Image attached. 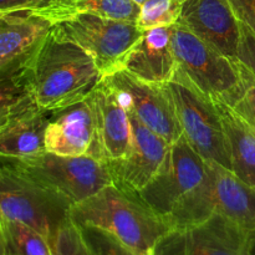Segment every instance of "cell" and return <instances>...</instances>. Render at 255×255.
<instances>
[{"mask_svg": "<svg viewBox=\"0 0 255 255\" xmlns=\"http://www.w3.org/2000/svg\"><path fill=\"white\" fill-rule=\"evenodd\" d=\"M207 162L208 168L202 183L167 218L171 226L178 228L221 214L254 231L255 189L244 183L232 169L216 161Z\"/></svg>", "mask_w": 255, "mask_h": 255, "instance_id": "obj_3", "label": "cell"}, {"mask_svg": "<svg viewBox=\"0 0 255 255\" xmlns=\"http://www.w3.org/2000/svg\"><path fill=\"white\" fill-rule=\"evenodd\" d=\"M207 168L208 162L182 136L171 144L158 173L137 194L167 219L176 207L202 183Z\"/></svg>", "mask_w": 255, "mask_h": 255, "instance_id": "obj_10", "label": "cell"}, {"mask_svg": "<svg viewBox=\"0 0 255 255\" xmlns=\"http://www.w3.org/2000/svg\"><path fill=\"white\" fill-rule=\"evenodd\" d=\"M242 36L237 61L241 62L255 77V32L241 22Z\"/></svg>", "mask_w": 255, "mask_h": 255, "instance_id": "obj_25", "label": "cell"}, {"mask_svg": "<svg viewBox=\"0 0 255 255\" xmlns=\"http://www.w3.org/2000/svg\"><path fill=\"white\" fill-rule=\"evenodd\" d=\"M49 0H0V14L20 10H37L45 6Z\"/></svg>", "mask_w": 255, "mask_h": 255, "instance_id": "obj_27", "label": "cell"}, {"mask_svg": "<svg viewBox=\"0 0 255 255\" xmlns=\"http://www.w3.org/2000/svg\"><path fill=\"white\" fill-rule=\"evenodd\" d=\"M96 138L94 95L65 109L51 111L45 134V148L60 156H85Z\"/></svg>", "mask_w": 255, "mask_h": 255, "instance_id": "obj_15", "label": "cell"}, {"mask_svg": "<svg viewBox=\"0 0 255 255\" xmlns=\"http://www.w3.org/2000/svg\"><path fill=\"white\" fill-rule=\"evenodd\" d=\"M51 111L40 106L19 112L0 121V154L21 159L36 156L45 148V134Z\"/></svg>", "mask_w": 255, "mask_h": 255, "instance_id": "obj_18", "label": "cell"}, {"mask_svg": "<svg viewBox=\"0 0 255 255\" xmlns=\"http://www.w3.org/2000/svg\"><path fill=\"white\" fill-rule=\"evenodd\" d=\"M239 21L255 32V0H228Z\"/></svg>", "mask_w": 255, "mask_h": 255, "instance_id": "obj_26", "label": "cell"}, {"mask_svg": "<svg viewBox=\"0 0 255 255\" xmlns=\"http://www.w3.org/2000/svg\"><path fill=\"white\" fill-rule=\"evenodd\" d=\"M129 120L132 142L128 152L122 158L107 163L114 184L125 191L138 193L158 173L172 143L142 124L132 111H129Z\"/></svg>", "mask_w": 255, "mask_h": 255, "instance_id": "obj_12", "label": "cell"}, {"mask_svg": "<svg viewBox=\"0 0 255 255\" xmlns=\"http://www.w3.org/2000/svg\"><path fill=\"white\" fill-rule=\"evenodd\" d=\"M223 121L232 171L255 189V133L244 120L224 102H217Z\"/></svg>", "mask_w": 255, "mask_h": 255, "instance_id": "obj_19", "label": "cell"}, {"mask_svg": "<svg viewBox=\"0 0 255 255\" xmlns=\"http://www.w3.org/2000/svg\"><path fill=\"white\" fill-rule=\"evenodd\" d=\"M80 229L95 255H137L120 239L104 229L96 227H80Z\"/></svg>", "mask_w": 255, "mask_h": 255, "instance_id": "obj_24", "label": "cell"}, {"mask_svg": "<svg viewBox=\"0 0 255 255\" xmlns=\"http://www.w3.org/2000/svg\"><path fill=\"white\" fill-rule=\"evenodd\" d=\"M52 31L82 47L104 77L122 70L126 57L144 34L136 22L95 14H80L56 22Z\"/></svg>", "mask_w": 255, "mask_h": 255, "instance_id": "obj_8", "label": "cell"}, {"mask_svg": "<svg viewBox=\"0 0 255 255\" xmlns=\"http://www.w3.org/2000/svg\"><path fill=\"white\" fill-rule=\"evenodd\" d=\"M172 47L178 67L203 94L234 106L244 94L241 64L212 47L184 25H172Z\"/></svg>", "mask_w": 255, "mask_h": 255, "instance_id": "obj_4", "label": "cell"}, {"mask_svg": "<svg viewBox=\"0 0 255 255\" xmlns=\"http://www.w3.org/2000/svg\"><path fill=\"white\" fill-rule=\"evenodd\" d=\"M1 251L11 255H54L50 242L31 227L0 219Z\"/></svg>", "mask_w": 255, "mask_h": 255, "instance_id": "obj_21", "label": "cell"}, {"mask_svg": "<svg viewBox=\"0 0 255 255\" xmlns=\"http://www.w3.org/2000/svg\"><path fill=\"white\" fill-rule=\"evenodd\" d=\"M70 219L80 227H96L109 232L137 255H154L159 242L173 229L141 197L116 184L70 209Z\"/></svg>", "mask_w": 255, "mask_h": 255, "instance_id": "obj_2", "label": "cell"}, {"mask_svg": "<svg viewBox=\"0 0 255 255\" xmlns=\"http://www.w3.org/2000/svg\"><path fill=\"white\" fill-rule=\"evenodd\" d=\"M183 0H146L141 5L137 26L143 31L178 22Z\"/></svg>", "mask_w": 255, "mask_h": 255, "instance_id": "obj_22", "label": "cell"}, {"mask_svg": "<svg viewBox=\"0 0 255 255\" xmlns=\"http://www.w3.org/2000/svg\"><path fill=\"white\" fill-rule=\"evenodd\" d=\"M177 69L178 64L172 47V26L144 31L122 66V70L137 79L158 85L171 81Z\"/></svg>", "mask_w": 255, "mask_h": 255, "instance_id": "obj_16", "label": "cell"}, {"mask_svg": "<svg viewBox=\"0 0 255 255\" xmlns=\"http://www.w3.org/2000/svg\"><path fill=\"white\" fill-rule=\"evenodd\" d=\"M92 95L96 110V138L87 154L104 161L122 158L132 142V125L124 96L106 77Z\"/></svg>", "mask_w": 255, "mask_h": 255, "instance_id": "obj_13", "label": "cell"}, {"mask_svg": "<svg viewBox=\"0 0 255 255\" xmlns=\"http://www.w3.org/2000/svg\"><path fill=\"white\" fill-rule=\"evenodd\" d=\"M178 22L219 52L237 60L242 26L228 0H183Z\"/></svg>", "mask_w": 255, "mask_h": 255, "instance_id": "obj_14", "label": "cell"}, {"mask_svg": "<svg viewBox=\"0 0 255 255\" xmlns=\"http://www.w3.org/2000/svg\"><path fill=\"white\" fill-rule=\"evenodd\" d=\"M54 22L30 10L0 14V71L31 54Z\"/></svg>", "mask_w": 255, "mask_h": 255, "instance_id": "obj_17", "label": "cell"}, {"mask_svg": "<svg viewBox=\"0 0 255 255\" xmlns=\"http://www.w3.org/2000/svg\"><path fill=\"white\" fill-rule=\"evenodd\" d=\"M139 10L141 6L133 0H49L45 6L30 11L56 24L80 14L136 22Z\"/></svg>", "mask_w": 255, "mask_h": 255, "instance_id": "obj_20", "label": "cell"}, {"mask_svg": "<svg viewBox=\"0 0 255 255\" xmlns=\"http://www.w3.org/2000/svg\"><path fill=\"white\" fill-rule=\"evenodd\" d=\"M50 246L54 255H95L80 227L70 218L57 229Z\"/></svg>", "mask_w": 255, "mask_h": 255, "instance_id": "obj_23", "label": "cell"}, {"mask_svg": "<svg viewBox=\"0 0 255 255\" xmlns=\"http://www.w3.org/2000/svg\"><path fill=\"white\" fill-rule=\"evenodd\" d=\"M1 255H11V254H9V253H7V252H2L1 251Z\"/></svg>", "mask_w": 255, "mask_h": 255, "instance_id": "obj_31", "label": "cell"}, {"mask_svg": "<svg viewBox=\"0 0 255 255\" xmlns=\"http://www.w3.org/2000/svg\"><path fill=\"white\" fill-rule=\"evenodd\" d=\"M239 62V61H238ZM241 64V62H239ZM242 76L244 81V94L242 99L255 109V77L241 64Z\"/></svg>", "mask_w": 255, "mask_h": 255, "instance_id": "obj_29", "label": "cell"}, {"mask_svg": "<svg viewBox=\"0 0 255 255\" xmlns=\"http://www.w3.org/2000/svg\"><path fill=\"white\" fill-rule=\"evenodd\" d=\"M133 1H134V2H136V4H138V5H139V6H141V5H142V4H143V2H144V1H146V0H133Z\"/></svg>", "mask_w": 255, "mask_h": 255, "instance_id": "obj_30", "label": "cell"}, {"mask_svg": "<svg viewBox=\"0 0 255 255\" xmlns=\"http://www.w3.org/2000/svg\"><path fill=\"white\" fill-rule=\"evenodd\" d=\"M70 209L69 202L2 158L0 219L21 222L51 242L57 229L70 218Z\"/></svg>", "mask_w": 255, "mask_h": 255, "instance_id": "obj_5", "label": "cell"}, {"mask_svg": "<svg viewBox=\"0 0 255 255\" xmlns=\"http://www.w3.org/2000/svg\"><path fill=\"white\" fill-rule=\"evenodd\" d=\"M124 96L126 106L149 129L174 143L183 136L176 109L164 85L142 81L126 70L105 76Z\"/></svg>", "mask_w": 255, "mask_h": 255, "instance_id": "obj_11", "label": "cell"}, {"mask_svg": "<svg viewBox=\"0 0 255 255\" xmlns=\"http://www.w3.org/2000/svg\"><path fill=\"white\" fill-rule=\"evenodd\" d=\"M27 65L35 99L46 111L86 99L104 79L95 60L82 47L52 30L29 55Z\"/></svg>", "mask_w": 255, "mask_h": 255, "instance_id": "obj_1", "label": "cell"}, {"mask_svg": "<svg viewBox=\"0 0 255 255\" xmlns=\"http://www.w3.org/2000/svg\"><path fill=\"white\" fill-rule=\"evenodd\" d=\"M242 119L244 120L247 125L249 126V128L255 133V109L253 106L248 104L247 101H244L243 99L239 100L234 106H231Z\"/></svg>", "mask_w": 255, "mask_h": 255, "instance_id": "obj_28", "label": "cell"}, {"mask_svg": "<svg viewBox=\"0 0 255 255\" xmlns=\"http://www.w3.org/2000/svg\"><path fill=\"white\" fill-rule=\"evenodd\" d=\"M163 85L189 144L206 161H216L232 169L228 141L217 102L203 94L179 67L173 79Z\"/></svg>", "mask_w": 255, "mask_h": 255, "instance_id": "obj_6", "label": "cell"}, {"mask_svg": "<svg viewBox=\"0 0 255 255\" xmlns=\"http://www.w3.org/2000/svg\"><path fill=\"white\" fill-rule=\"evenodd\" d=\"M5 159L22 173L59 194L71 204V208L105 187L114 184L107 161L91 154L69 157L44 151L27 158Z\"/></svg>", "mask_w": 255, "mask_h": 255, "instance_id": "obj_7", "label": "cell"}, {"mask_svg": "<svg viewBox=\"0 0 255 255\" xmlns=\"http://www.w3.org/2000/svg\"><path fill=\"white\" fill-rule=\"evenodd\" d=\"M154 255H254L252 231L213 214L198 223L173 228Z\"/></svg>", "mask_w": 255, "mask_h": 255, "instance_id": "obj_9", "label": "cell"}]
</instances>
